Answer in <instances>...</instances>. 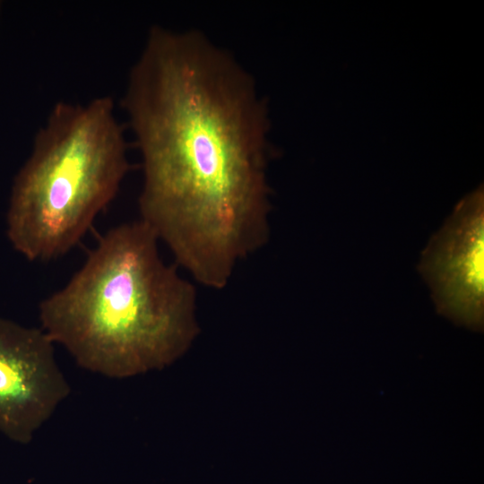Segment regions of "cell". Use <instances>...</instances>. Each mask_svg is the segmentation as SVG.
I'll return each mask as SVG.
<instances>
[{"instance_id":"cell-1","label":"cell","mask_w":484,"mask_h":484,"mask_svg":"<svg viewBox=\"0 0 484 484\" xmlns=\"http://www.w3.org/2000/svg\"><path fill=\"white\" fill-rule=\"evenodd\" d=\"M123 107L141 152L140 220L199 284L225 288L270 237L265 104L194 30L153 26Z\"/></svg>"},{"instance_id":"cell-2","label":"cell","mask_w":484,"mask_h":484,"mask_svg":"<svg viewBox=\"0 0 484 484\" xmlns=\"http://www.w3.org/2000/svg\"><path fill=\"white\" fill-rule=\"evenodd\" d=\"M140 220L108 230L39 306L41 329L82 368L128 378L169 367L199 334L196 290Z\"/></svg>"},{"instance_id":"cell-3","label":"cell","mask_w":484,"mask_h":484,"mask_svg":"<svg viewBox=\"0 0 484 484\" xmlns=\"http://www.w3.org/2000/svg\"><path fill=\"white\" fill-rule=\"evenodd\" d=\"M129 168L110 96L56 103L13 182L6 214L13 247L30 262L67 254L117 196Z\"/></svg>"},{"instance_id":"cell-4","label":"cell","mask_w":484,"mask_h":484,"mask_svg":"<svg viewBox=\"0 0 484 484\" xmlns=\"http://www.w3.org/2000/svg\"><path fill=\"white\" fill-rule=\"evenodd\" d=\"M54 342L37 327L0 317V432L28 445L69 396Z\"/></svg>"},{"instance_id":"cell-5","label":"cell","mask_w":484,"mask_h":484,"mask_svg":"<svg viewBox=\"0 0 484 484\" xmlns=\"http://www.w3.org/2000/svg\"><path fill=\"white\" fill-rule=\"evenodd\" d=\"M439 314L483 328L484 202L479 189L462 199L431 237L418 265Z\"/></svg>"}]
</instances>
